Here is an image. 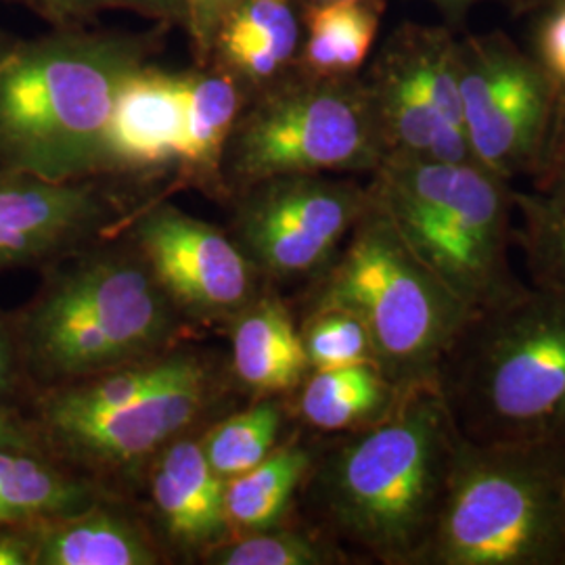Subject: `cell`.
<instances>
[{
  "instance_id": "obj_33",
  "label": "cell",
  "mask_w": 565,
  "mask_h": 565,
  "mask_svg": "<svg viewBox=\"0 0 565 565\" xmlns=\"http://www.w3.org/2000/svg\"><path fill=\"white\" fill-rule=\"evenodd\" d=\"M0 452L49 455L36 424H28L11 404L0 403Z\"/></svg>"
},
{
  "instance_id": "obj_16",
  "label": "cell",
  "mask_w": 565,
  "mask_h": 565,
  "mask_svg": "<svg viewBox=\"0 0 565 565\" xmlns=\"http://www.w3.org/2000/svg\"><path fill=\"white\" fill-rule=\"evenodd\" d=\"M226 482L210 467L202 445L174 443L153 471L151 492L168 534L184 546L210 545L226 527Z\"/></svg>"
},
{
  "instance_id": "obj_23",
  "label": "cell",
  "mask_w": 565,
  "mask_h": 565,
  "mask_svg": "<svg viewBox=\"0 0 565 565\" xmlns=\"http://www.w3.org/2000/svg\"><path fill=\"white\" fill-rule=\"evenodd\" d=\"M88 486L39 452H0V525L41 524L88 509Z\"/></svg>"
},
{
  "instance_id": "obj_34",
  "label": "cell",
  "mask_w": 565,
  "mask_h": 565,
  "mask_svg": "<svg viewBox=\"0 0 565 565\" xmlns=\"http://www.w3.org/2000/svg\"><path fill=\"white\" fill-rule=\"evenodd\" d=\"M36 524L0 525V565H32Z\"/></svg>"
},
{
  "instance_id": "obj_19",
  "label": "cell",
  "mask_w": 565,
  "mask_h": 565,
  "mask_svg": "<svg viewBox=\"0 0 565 565\" xmlns=\"http://www.w3.org/2000/svg\"><path fill=\"white\" fill-rule=\"evenodd\" d=\"M403 390L375 363L315 369L298 408L303 422L319 431L350 434L380 422L401 401Z\"/></svg>"
},
{
  "instance_id": "obj_22",
  "label": "cell",
  "mask_w": 565,
  "mask_h": 565,
  "mask_svg": "<svg viewBox=\"0 0 565 565\" xmlns=\"http://www.w3.org/2000/svg\"><path fill=\"white\" fill-rule=\"evenodd\" d=\"M315 459L308 446L289 443L275 448L242 476L226 480L224 509L228 525L247 534L275 527L296 490L308 480Z\"/></svg>"
},
{
  "instance_id": "obj_24",
  "label": "cell",
  "mask_w": 565,
  "mask_h": 565,
  "mask_svg": "<svg viewBox=\"0 0 565 565\" xmlns=\"http://www.w3.org/2000/svg\"><path fill=\"white\" fill-rule=\"evenodd\" d=\"M513 243L524 254L530 285L565 296V202L513 189Z\"/></svg>"
},
{
  "instance_id": "obj_12",
  "label": "cell",
  "mask_w": 565,
  "mask_h": 565,
  "mask_svg": "<svg viewBox=\"0 0 565 565\" xmlns=\"http://www.w3.org/2000/svg\"><path fill=\"white\" fill-rule=\"evenodd\" d=\"M207 375L198 361L174 382L99 417L42 427L49 452L84 463L124 465L156 452L202 411Z\"/></svg>"
},
{
  "instance_id": "obj_1",
  "label": "cell",
  "mask_w": 565,
  "mask_h": 565,
  "mask_svg": "<svg viewBox=\"0 0 565 565\" xmlns=\"http://www.w3.org/2000/svg\"><path fill=\"white\" fill-rule=\"evenodd\" d=\"M149 32L53 25L0 53V168L44 181L99 174L114 103L130 74L162 53Z\"/></svg>"
},
{
  "instance_id": "obj_36",
  "label": "cell",
  "mask_w": 565,
  "mask_h": 565,
  "mask_svg": "<svg viewBox=\"0 0 565 565\" xmlns=\"http://www.w3.org/2000/svg\"><path fill=\"white\" fill-rule=\"evenodd\" d=\"M555 2H559V0H513V9L518 13H532V11H543Z\"/></svg>"
},
{
  "instance_id": "obj_4",
  "label": "cell",
  "mask_w": 565,
  "mask_h": 565,
  "mask_svg": "<svg viewBox=\"0 0 565 565\" xmlns=\"http://www.w3.org/2000/svg\"><path fill=\"white\" fill-rule=\"evenodd\" d=\"M369 191L411 249L469 312L524 289L509 263L515 228L511 182L480 163L387 156Z\"/></svg>"
},
{
  "instance_id": "obj_9",
  "label": "cell",
  "mask_w": 565,
  "mask_h": 565,
  "mask_svg": "<svg viewBox=\"0 0 565 565\" xmlns=\"http://www.w3.org/2000/svg\"><path fill=\"white\" fill-rule=\"evenodd\" d=\"M457 76L473 160L511 182L545 158L562 93L534 55L503 32L457 39Z\"/></svg>"
},
{
  "instance_id": "obj_17",
  "label": "cell",
  "mask_w": 565,
  "mask_h": 565,
  "mask_svg": "<svg viewBox=\"0 0 565 565\" xmlns=\"http://www.w3.org/2000/svg\"><path fill=\"white\" fill-rule=\"evenodd\" d=\"M184 141L181 168L198 181H218L228 135L245 105V90L214 65L179 72Z\"/></svg>"
},
{
  "instance_id": "obj_20",
  "label": "cell",
  "mask_w": 565,
  "mask_h": 565,
  "mask_svg": "<svg viewBox=\"0 0 565 565\" xmlns=\"http://www.w3.org/2000/svg\"><path fill=\"white\" fill-rule=\"evenodd\" d=\"M156 553L137 525L90 507L36 524L32 565H151Z\"/></svg>"
},
{
  "instance_id": "obj_2",
  "label": "cell",
  "mask_w": 565,
  "mask_h": 565,
  "mask_svg": "<svg viewBox=\"0 0 565 565\" xmlns=\"http://www.w3.org/2000/svg\"><path fill=\"white\" fill-rule=\"evenodd\" d=\"M459 445L436 384L404 387L380 422L315 459L312 490L327 530L377 562L419 565Z\"/></svg>"
},
{
  "instance_id": "obj_25",
  "label": "cell",
  "mask_w": 565,
  "mask_h": 565,
  "mask_svg": "<svg viewBox=\"0 0 565 565\" xmlns=\"http://www.w3.org/2000/svg\"><path fill=\"white\" fill-rule=\"evenodd\" d=\"M281 425V406L264 401L214 427L202 443L203 455L226 482L256 467L277 448Z\"/></svg>"
},
{
  "instance_id": "obj_28",
  "label": "cell",
  "mask_w": 565,
  "mask_h": 565,
  "mask_svg": "<svg viewBox=\"0 0 565 565\" xmlns=\"http://www.w3.org/2000/svg\"><path fill=\"white\" fill-rule=\"evenodd\" d=\"M51 25H84L103 11H135L168 28L184 23V0H25L23 2Z\"/></svg>"
},
{
  "instance_id": "obj_37",
  "label": "cell",
  "mask_w": 565,
  "mask_h": 565,
  "mask_svg": "<svg viewBox=\"0 0 565 565\" xmlns=\"http://www.w3.org/2000/svg\"><path fill=\"white\" fill-rule=\"evenodd\" d=\"M7 2H13V0H7ZM15 2H21V4H23V2H25V0H15Z\"/></svg>"
},
{
  "instance_id": "obj_8",
  "label": "cell",
  "mask_w": 565,
  "mask_h": 565,
  "mask_svg": "<svg viewBox=\"0 0 565 565\" xmlns=\"http://www.w3.org/2000/svg\"><path fill=\"white\" fill-rule=\"evenodd\" d=\"M385 156L363 76L324 78L296 65L247 95L221 172L245 189L294 174H373Z\"/></svg>"
},
{
  "instance_id": "obj_31",
  "label": "cell",
  "mask_w": 565,
  "mask_h": 565,
  "mask_svg": "<svg viewBox=\"0 0 565 565\" xmlns=\"http://www.w3.org/2000/svg\"><path fill=\"white\" fill-rule=\"evenodd\" d=\"M536 179V193L565 202V99L562 95L559 111L555 118V126L551 139L546 145L545 158L541 168L534 174Z\"/></svg>"
},
{
  "instance_id": "obj_13",
  "label": "cell",
  "mask_w": 565,
  "mask_h": 565,
  "mask_svg": "<svg viewBox=\"0 0 565 565\" xmlns=\"http://www.w3.org/2000/svg\"><path fill=\"white\" fill-rule=\"evenodd\" d=\"M103 198L84 181H44L0 168V273L42 266L102 221Z\"/></svg>"
},
{
  "instance_id": "obj_32",
  "label": "cell",
  "mask_w": 565,
  "mask_h": 565,
  "mask_svg": "<svg viewBox=\"0 0 565 565\" xmlns=\"http://www.w3.org/2000/svg\"><path fill=\"white\" fill-rule=\"evenodd\" d=\"M32 385L21 363L13 319L0 315V403L13 404Z\"/></svg>"
},
{
  "instance_id": "obj_7",
  "label": "cell",
  "mask_w": 565,
  "mask_h": 565,
  "mask_svg": "<svg viewBox=\"0 0 565 565\" xmlns=\"http://www.w3.org/2000/svg\"><path fill=\"white\" fill-rule=\"evenodd\" d=\"M419 565H565V452L461 438Z\"/></svg>"
},
{
  "instance_id": "obj_3",
  "label": "cell",
  "mask_w": 565,
  "mask_h": 565,
  "mask_svg": "<svg viewBox=\"0 0 565 565\" xmlns=\"http://www.w3.org/2000/svg\"><path fill=\"white\" fill-rule=\"evenodd\" d=\"M436 387L459 436L565 452V296L525 285L469 312Z\"/></svg>"
},
{
  "instance_id": "obj_11",
  "label": "cell",
  "mask_w": 565,
  "mask_h": 565,
  "mask_svg": "<svg viewBox=\"0 0 565 565\" xmlns=\"http://www.w3.org/2000/svg\"><path fill=\"white\" fill-rule=\"evenodd\" d=\"M135 235L153 279L186 310L224 317L249 298V260L218 228L162 205L142 216Z\"/></svg>"
},
{
  "instance_id": "obj_39",
  "label": "cell",
  "mask_w": 565,
  "mask_h": 565,
  "mask_svg": "<svg viewBox=\"0 0 565 565\" xmlns=\"http://www.w3.org/2000/svg\"><path fill=\"white\" fill-rule=\"evenodd\" d=\"M564 99H565V97H564Z\"/></svg>"
},
{
  "instance_id": "obj_30",
  "label": "cell",
  "mask_w": 565,
  "mask_h": 565,
  "mask_svg": "<svg viewBox=\"0 0 565 565\" xmlns=\"http://www.w3.org/2000/svg\"><path fill=\"white\" fill-rule=\"evenodd\" d=\"M545 15L536 30V60L545 67L565 97V0L543 9Z\"/></svg>"
},
{
  "instance_id": "obj_15",
  "label": "cell",
  "mask_w": 565,
  "mask_h": 565,
  "mask_svg": "<svg viewBox=\"0 0 565 565\" xmlns=\"http://www.w3.org/2000/svg\"><path fill=\"white\" fill-rule=\"evenodd\" d=\"M302 39L298 0H242L221 23L207 65L252 95L296 67Z\"/></svg>"
},
{
  "instance_id": "obj_21",
  "label": "cell",
  "mask_w": 565,
  "mask_h": 565,
  "mask_svg": "<svg viewBox=\"0 0 565 565\" xmlns=\"http://www.w3.org/2000/svg\"><path fill=\"white\" fill-rule=\"evenodd\" d=\"M384 15V0L329 2L302 9L298 67L324 78L359 76L371 57Z\"/></svg>"
},
{
  "instance_id": "obj_6",
  "label": "cell",
  "mask_w": 565,
  "mask_h": 565,
  "mask_svg": "<svg viewBox=\"0 0 565 565\" xmlns=\"http://www.w3.org/2000/svg\"><path fill=\"white\" fill-rule=\"evenodd\" d=\"M11 319L34 392L149 354L172 329L170 298L160 282L149 268L121 258L55 273Z\"/></svg>"
},
{
  "instance_id": "obj_35",
  "label": "cell",
  "mask_w": 565,
  "mask_h": 565,
  "mask_svg": "<svg viewBox=\"0 0 565 565\" xmlns=\"http://www.w3.org/2000/svg\"><path fill=\"white\" fill-rule=\"evenodd\" d=\"M425 2L434 4L446 20L459 23L476 4H480L484 0H425Z\"/></svg>"
},
{
  "instance_id": "obj_14",
  "label": "cell",
  "mask_w": 565,
  "mask_h": 565,
  "mask_svg": "<svg viewBox=\"0 0 565 565\" xmlns=\"http://www.w3.org/2000/svg\"><path fill=\"white\" fill-rule=\"evenodd\" d=\"M182 141L179 72L147 63L118 90L105 130L102 172L149 174L181 166Z\"/></svg>"
},
{
  "instance_id": "obj_5",
  "label": "cell",
  "mask_w": 565,
  "mask_h": 565,
  "mask_svg": "<svg viewBox=\"0 0 565 565\" xmlns=\"http://www.w3.org/2000/svg\"><path fill=\"white\" fill-rule=\"evenodd\" d=\"M317 308L356 315L369 331L375 364L398 387L436 384L469 317V308L411 249L373 195L324 268L312 300Z\"/></svg>"
},
{
  "instance_id": "obj_29",
  "label": "cell",
  "mask_w": 565,
  "mask_h": 565,
  "mask_svg": "<svg viewBox=\"0 0 565 565\" xmlns=\"http://www.w3.org/2000/svg\"><path fill=\"white\" fill-rule=\"evenodd\" d=\"M242 0H184V32L195 65H207L224 18Z\"/></svg>"
},
{
  "instance_id": "obj_38",
  "label": "cell",
  "mask_w": 565,
  "mask_h": 565,
  "mask_svg": "<svg viewBox=\"0 0 565 565\" xmlns=\"http://www.w3.org/2000/svg\"><path fill=\"white\" fill-rule=\"evenodd\" d=\"M338 2H354V0H338Z\"/></svg>"
},
{
  "instance_id": "obj_26",
  "label": "cell",
  "mask_w": 565,
  "mask_h": 565,
  "mask_svg": "<svg viewBox=\"0 0 565 565\" xmlns=\"http://www.w3.org/2000/svg\"><path fill=\"white\" fill-rule=\"evenodd\" d=\"M310 371L375 363L363 321L342 308H317L300 331Z\"/></svg>"
},
{
  "instance_id": "obj_10",
  "label": "cell",
  "mask_w": 565,
  "mask_h": 565,
  "mask_svg": "<svg viewBox=\"0 0 565 565\" xmlns=\"http://www.w3.org/2000/svg\"><path fill=\"white\" fill-rule=\"evenodd\" d=\"M239 228L266 273L291 279L323 273L371 202L369 186L324 174H294L245 186Z\"/></svg>"
},
{
  "instance_id": "obj_18",
  "label": "cell",
  "mask_w": 565,
  "mask_h": 565,
  "mask_svg": "<svg viewBox=\"0 0 565 565\" xmlns=\"http://www.w3.org/2000/svg\"><path fill=\"white\" fill-rule=\"evenodd\" d=\"M233 366L243 385L264 396L302 384L310 366L300 331L281 302L263 300L237 317Z\"/></svg>"
},
{
  "instance_id": "obj_27",
  "label": "cell",
  "mask_w": 565,
  "mask_h": 565,
  "mask_svg": "<svg viewBox=\"0 0 565 565\" xmlns=\"http://www.w3.org/2000/svg\"><path fill=\"white\" fill-rule=\"evenodd\" d=\"M338 553L317 536L302 532H249L233 545L212 553V564L221 565H323L335 564Z\"/></svg>"
}]
</instances>
